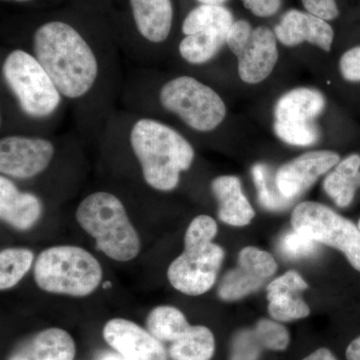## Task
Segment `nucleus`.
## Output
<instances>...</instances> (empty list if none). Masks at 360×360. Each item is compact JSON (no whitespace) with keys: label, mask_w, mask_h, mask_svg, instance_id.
<instances>
[{"label":"nucleus","mask_w":360,"mask_h":360,"mask_svg":"<svg viewBox=\"0 0 360 360\" xmlns=\"http://www.w3.org/2000/svg\"><path fill=\"white\" fill-rule=\"evenodd\" d=\"M33 56L49 73L61 96L84 98L98 80L99 63L86 39L68 23L51 21L33 35Z\"/></svg>","instance_id":"1"},{"label":"nucleus","mask_w":360,"mask_h":360,"mask_svg":"<svg viewBox=\"0 0 360 360\" xmlns=\"http://www.w3.org/2000/svg\"><path fill=\"white\" fill-rule=\"evenodd\" d=\"M129 142L144 180L155 191H174L181 172L193 165L191 144L169 125L153 118H141L134 122Z\"/></svg>","instance_id":"2"},{"label":"nucleus","mask_w":360,"mask_h":360,"mask_svg":"<svg viewBox=\"0 0 360 360\" xmlns=\"http://www.w3.org/2000/svg\"><path fill=\"white\" fill-rule=\"evenodd\" d=\"M233 23V15L226 7L201 4L187 14L182 32L186 37L210 30L229 32Z\"/></svg>","instance_id":"23"},{"label":"nucleus","mask_w":360,"mask_h":360,"mask_svg":"<svg viewBox=\"0 0 360 360\" xmlns=\"http://www.w3.org/2000/svg\"><path fill=\"white\" fill-rule=\"evenodd\" d=\"M217 233V224L212 217L200 215L187 227L184 246L186 250L203 248L212 243Z\"/></svg>","instance_id":"30"},{"label":"nucleus","mask_w":360,"mask_h":360,"mask_svg":"<svg viewBox=\"0 0 360 360\" xmlns=\"http://www.w3.org/2000/svg\"><path fill=\"white\" fill-rule=\"evenodd\" d=\"M359 184H360V172H359Z\"/></svg>","instance_id":"46"},{"label":"nucleus","mask_w":360,"mask_h":360,"mask_svg":"<svg viewBox=\"0 0 360 360\" xmlns=\"http://www.w3.org/2000/svg\"><path fill=\"white\" fill-rule=\"evenodd\" d=\"M360 155H352L340 161L335 169L323 181V188L329 198L340 207H347L354 200L360 187Z\"/></svg>","instance_id":"19"},{"label":"nucleus","mask_w":360,"mask_h":360,"mask_svg":"<svg viewBox=\"0 0 360 360\" xmlns=\"http://www.w3.org/2000/svg\"><path fill=\"white\" fill-rule=\"evenodd\" d=\"M309 285L305 283L302 276L296 271L286 272L283 276L274 279L269 283L267 288V292H276V291H291V292L300 293L303 290H307Z\"/></svg>","instance_id":"36"},{"label":"nucleus","mask_w":360,"mask_h":360,"mask_svg":"<svg viewBox=\"0 0 360 360\" xmlns=\"http://www.w3.org/2000/svg\"><path fill=\"white\" fill-rule=\"evenodd\" d=\"M302 360H338V359L328 348L322 347L315 350L314 352Z\"/></svg>","instance_id":"39"},{"label":"nucleus","mask_w":360,"mask_h":360,"mask_svg":"<svg viewBox=\"0 0 360 360\" xmlns=\"http://www.w3.org/2000/svg\"><path fill=\"white\" fill-rule=\"evenodd\" d=\"M54 153L56 148L49 139L23 135L2 137L0 172L13 179H32L49 167Z\"/></svg>","instance_id":"9"},{"label":"nucleus","mask_w":360,"mask_h":360,"mask_svg":"<svg viewBox=\"0 0 360 360\" xmlns=\"http://www.w3.org/2000/svg\"><path fill=\"white\" fill-rule=\"evenodd\" d=\"M316 241L312 240L298 232L285 234L279 243L281 252L291 258L307 257L317 250Z\"/></svg>","instance_id":"33"},{"label":"nucleus","mask_w":360,"mask_h":360,"mask_svg":"<svg viewBox=\"0 0 360 360\" xmlns=\"http://www.w3.org/2000/svg\"><path fill=\"white\" fill-rule=\"evenodd\" d=\"M274 33L277 40L285 46L309 42L324 51H330L335 39V32L328 21L297 9H290L281 16Z\"/></svg>","instance_id":"13"},{"label":"nucleus","mask_w":360,"mask_h":360,"mask_svg":"<svg viewBox=\"0 0 360 360\" xmlns=\"http://www.w3.org/2000/svg\"><path fill=\"white\" fill-rule=\"evenodd\" d=\"M262 349L264 348L258 341L255 330H241L231 341L229 360H258Z\"/></svg>","instance_id":"31"},{"label":"nucleus","mask_w":360,"mask_h":360,"mask_svg":"<svg viewBox=\"0 0 360 360\" xmlns=\"http://www.w3.org/2000/svg\"><path fill=\"white\" fill-rule=\"evenodd\" d=\"M269 311L276 321H291L309 316L310 309L298 292L276 291L267 292Z\"/></svg>","instance_id":"26"},{"label":"nucleus","mask_w":360,"mask_h":360,"mask_svg":"<svg viewBox=\"0 0 360 360\" xmlns=\"http://www.w3.org/2000/svg\"><path fill=\"white\" fill-rule=\"evenodd\" d=\"M214 350V336L210 329L196 326L172 342L169 354L172 360H212Z\"/></svg>","instance_id":"21"},{"label":"nucleus","mask_w":360,"mask_h":360,"mask_svg":"<svg viewBox=\"0 0 360 360\" xmlns=\"http://www.w3.org/2000/svg\"><path fill=\"white\" fill-rule=\"evenodd\" d=\"M246 8L258 18L274 15L281 6V0H243Z\"/></svg>","instance_id":"38"},{"label":"nucleus","mask_w":360,"mask_h":360,"mask_svg":"<svg viewBox=\"0 0 360 360\" xmlns=\"http://www.w3.org/2000/svg\"><path fill=\"white\" fill-rule=\"evenodd\" d=\"M291 224L298 233L340 250L360 271V231L354 222L321 203L305 201L293 210Z\"/></svg>","instance_id":"7"},{"label":"nucleus","mask_w":360,"mask_h":360,"mask_svg":"<svg viewBox=\"0 0 360 360\" xmlns=\"http://www.w3.org/2000/svg\"><path fill=\"white\" fill-rule=\"evenodd\" d=\"M255 333L262 347L270 350H284L290 345L288 329L277 321L262 319L257 322Z\"/></svg>","instance_id":"29"},{"label":"nucleus","mask_w":360,"mask_h":360,"mask_svg":"<svg viewBox=\"0 0 360 360\" xmlns=\"http://www.w3.org/2000/svg\"><path fill=\"white\" fill-rule=\"evenodd\" d=\"M224 259V248L213 243L184 250L168 267V281L184 295H203L214 285Z\"/></svg>","instance_id":"8"},{"label":"nucleus","mask_w":360,"mask_h":360,"mask_svg":"<svg viewBox=\"0 0 360 360\" xmlns=\"http://www.w3.org/2000/svg\"><path fill=\"white\" fill-rule=\"evenodd\" d=\"M201 4H210V6H221L226 0H198Z\"/></svg>","instance_id":"42"},{"label":"nucleus","mask_w":360,"mask_h":360,"mask_svg":"<svg viewBox=\"0 0 360 360\" xmlns=\"http://www.w3.org/2000/svg\"><path fill=\"white\" fill-rule=\"evenodd\" d=\"M252 175L257 188L258 198L264 207L270 210H281L292 201L284 198L281 193H274V189L269 187L264 165H255L252 167Z\"/></svg>","instance_id":"32"},{"label":"nucleus","mask_w":360,"mask_h":360,"mask_svg":"<svg viewBox=\"0 0 360 360\" xmlns=\"http://www.w3.org/2000/svg\"><path fill=\"white\" fill-rule=\"evenodd\" d=\"M340 70L347 82H360V45L343 53L340 60Z\"/></svg>","instance_id":"35"},{"label":"nucleus","mask_w":360,"mask_h":360,"mask_svg":"<svg viewBox=\"0 0 360 360\" xmlns=\"http://www.w3.org/2000/svg\"><path fill=\"white\" fill-rule=\"evenodd\" d=\"M253 28L250 23L246 20L234 21L229 34H227L226 44L229 47L232 53L238 56L243 51V47L248 44L250 39Z\"/></svg>","instance_id":"34"},{"label":"nucleus","mask_w":360,"mask_h":360,"mask_svg":"<svg viewBox=\"0 0 360 360\" xmlns=\"http://www.w3.org/2000/svg\"><path fill=\"white\" fill-rule=\"evenodd\" d=\"M345 354L347 360H360V336L349 343Z\"/></svg>","instance_id":"40"},{"label":"nucleus","mask_w":360,"mask_h":360,"mask_svg":"<svg viewBox=\"0 0 360 360\" xmlns=\"http://www.w3.org/2000/svg\"><path fill=\"white\" fill-rule=\"evenodd\" d=\"M16 1H28V0H16Z\"/></svg>","instance_id":"44"},{"label":"nucleus","mask_w":360,"mask_h":360,"mask_svg":"<svg viewBox=\"0 0 360 360\" xmlns=\"http://www.w3.org/2000/svg\"><path fill=\"white\" fill-rule=\"evenodd\" d=\"M77 219L106 257L124 262L139 255L141 239L122 201L113 194H89L78 205Z\"/></svg>","instance_id":"3"},{"label":"nucleus","mask_w":360,"mask_h":360,"mask_svg":"<svg viewBox=\"0 0 360 360\" xmlns=\"http://www.w3.org/2000/svg\"><path fill=\"white\" fill-rule=\"evenodd\" d=\"M238 262L239 266L264 281L274 276L277 270L276 259L270 253L252 246L243 248L239 252Z\"/></svg>","instance_id":"28"},{"label":"nucleus","mask_w":360,"mask_h":360,"mask_svg":"<svg viewBox=\"0 0 360 360\" xmlns=\"http://www.w3.org/2000/svg\"><path fill=\"white\" fill-rule=\"evenodd\" d=\"M274 131L278 139L295 146H314L321 137V131L314 122H274Z\"/></svg>","instance_id":"27"},{"label":"nucleus","mask_w":360,"mask_h":360,"mask_svg":"<svg viewBox=\"0 0 360 360\" xmlns=\"http://www.w3.org/2000/svg\"><path fill=\"white\" fill-rule=\"evenodd\" d=\"M34 279L47 292L82 297L98 288L103 269L98 260L84 248L53 246L37 257Z\"/></svg>","instance_id":"4"},{"label":"nucleus","mask_w":360,"mask_h":360,"mask_svg":"<svg viewBox=\"0 0 360 360\" xmlns=\"http://www.w3.org/2000/svg\"><path fill=\"white\" fill-rule=\"evenodd\" d=\"M340 161V155L329 150L311 151L298 156L279 168L276 177L277 189L288 200H295Z\"/></svg>","instance_id":"10"},{"label":"nucleus","mask_w":360,"mask_h":360,"mask_svg":"<svg viewBox=\"0 0 360 360\" xmlns=\"http://www.w3.org/2000/svg\"><path fill=\"white\" fill-rule=\"evenodd\" d=\"M146 326L149 333L161 342H174L191 328L184 314L169 305H161L151 310Z\"/></svg>","instance_id":"22"},{"label":"nucleus","mask_w":360,"mask_h":360,"mask_svg":"<svg viewBox=\"0 0 360 360\" xmlns=\"http://www.w3.org/2000/svg\"><path fill=\"white\" fill-rule=\"evenodd\" d=\"M307 13L321 20H333L340 15L335 0H302Z\"/></svg>","instance_id":"37"},{"label":"nucleus","mask_w":360,"mask_h":360,"mask_svg":"<svg viewBox=\"0 0 360 360\" xmlns=\"http://www.w3.org/2000/svg\"><path fill=\"white\" fill-rule=\"evenodd\" d=\"M357 227H359V229L360 231V219H359V225H357Z\"/></svg>","instance_id":"45"},{"label":"nucleus","mask_w":360,"mask_h":360,"mask_svg":"<svg viewBox=\"0 0 360 360\" xmlns=\"http://www.w3.org/2000/svg\"><path fill=\"white\" fill-rule=\"evenodd\" d=\"M34 255L26 248H6L0 253V290H6L20 283L32 267Z\"/></svg>","instance_id":"24"},{"label":"nucleus","mask_w":360,"mask_h":360,"mask_svg":"<svg viewBox=\"0 0 360 360\" xmlns=\"http://www.w3.org/2000/svg\"><path fill=\"white\" fill-rule=\"evenodd\" d=\"M326 101L317 89L298 87L283 94L274 108L276 122L310 123L323 112Z\"/></svg>","instance_id":"18"},{"label":"nucleus","mask_w":360,"mask_h":360,"mask_svg":"<svg viewBox=\"0 0 360 360\" xmlns=\"http://www.w3.org/2000/svg\"><path fill=\"white\" fill-rule=\"evenodd\" d=\"M236 58L239 77L243 82L257 84L264 82L278 60L276 33L266 26L253 28L250 39Z\"/></svg>","instance_id":"12"},{"label":"nucleus","mask_w":360,"mask_h":360,"mask_svg":"<svg viewBox=\"0 0 360 360\" xmlns=\"http://www.w3.org/2000/svg\"><path fill=\"white\" fill-rule=\"evenodd\" d=\"M1 73L7 89L28 117L44 120L58 110L63 96L33 54L14 49L4 58Z\"/></svg>","instance_id":"5"},{"label":"nucleus","mask_w":360,"mask_h":360,"mask_svg":"<svg viewBox=\"0 0 360 360\" xmlns=\"http://www.w3.org/2000/svg\"><path fill=\"white\" fill-rule=\"evenodd\" d=\"M97 360H127L117 352H103L97 357Z\"/></svg>","instance_id":"41"},{"label":"nucleus","mask_w":360,"mask_h":360,"mask_svg":"<svg viewBox=\"0 0 360 360\" xmlns=\"http://www.w3.org/2000/svg\"><path fill=\"white\" fill-rule=\"evenodd\" d=\"M227 34L229 32L210 30L187 35L180 41V56L191 65L208 63L226 44Z\"/></svg>","instance_id":"20"},{"label":"nucleus","mask_w":360,"mask_h":360,"mask_svg":"<svg viewBox=\"0 0 360 360\" xmlns=\"http://www.w3.org/2000/svg\"><path fill=\"white\" fill-rule=\"evenodd\" d=\"M42 213L41 201L34 194L22 193L6 175L0 176V217L20 231L30 229Z\"/></svg>","instance_id":"14"},{"label":"nucleus","mask_w":360,"mask_h":360,"mask_svg":"<svg viewBox=\"0 0 360 360\" xmlns=\"http://www.w3.org/2000/svg\"><path fill=\"white\" fill-rule=\"evenodd\" d=\"M158 97L165 110L179 116L196 131H212L226 116V106L219 94L191 77L168 80L161 87Z\"/></svg>","instance_id":"6"},{"label":"nucleus","mask_w":360,"mask_h":360,"mask_svg":"<svg viewBox=\"0 0 360 360\" xmlns=\"http://www.w3.org/2000/svg\"><path fill=\"white\" fill-rule=\"evenodd\" d=\"M104 340L127 360H167L161 341L134 322L111 319L104 326Z\"/></svg>","instance_id":"11"},{"label":"nucleus","mask_w":360,"mask_h":360,"mask_svg":"<svg viewBox=\"0 0 360 360\" xmlns=\"http://www.w3.org/2000/svg\"><path fill=\"white\" fill-rule=\"evenodd\" d=\"M111 288V283L110 281H106V283H103V288L104 290H106V288Z\"/></svg>","instance_id":"43"},{"label":"nucleus","mask_w":360,"mask_h":360,"mask_svg":"<svg viewBox=\"0 0 360 360\" xmlns=\"http://www.w3.org/2000/svg\"><path fill=\"white\" fill-rule=\"evenodd\" d=\"M75 345L72 338L61 328L40 331L21 343L8 360H73Z\"/></svg>","instance_id":"15"},{"label":"nucleus","mask_w":360,"mask_h":360,"mask_svg":"<svg viewBox=\"0 0 360 360\" xmlns=\"http://www.w3.org/2000/svg\"><path fill=\"white\" fill-rule=\"evenodd\" d=\"M264 281L238 266L225 274L219 284V296L224 302H236L259 290Z\"/></svg>","instance_id":"25"},{"label":"nucleus","mask_w":360,"mask_h":360,"mask_svg":"<svg viewBox=\"0 0 360 360\" xmlns=\"http://www.w3.org/2000/svg\"><path fill=\"white\" fill-rule=\"evenodd\" d=\"M137 30L151 44L165 41L172 32V0H129Z\"/></svg>","instance_id":"17"},{"label":"nucleus","mask_w":360,"mask_h":360,"mask_svg":"<svg viewBox=\"0 0 360 360\" xmlns=\"http://www.w3.org/2000/svg\"><path fill=\"white\" fill-rule=\"evenodd\" d=\"M213 195L219 203V217L232 226H245L255 217V210L243 194L241 182L233 175H222L212 182Z\"/></svg>","instance_id":"16"}]
</instances>
